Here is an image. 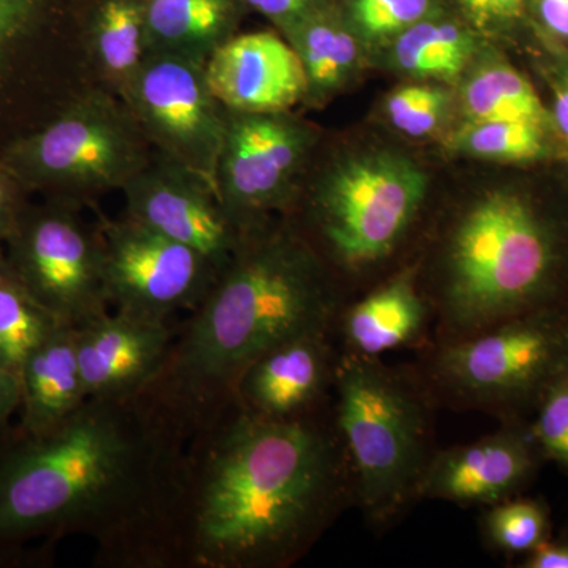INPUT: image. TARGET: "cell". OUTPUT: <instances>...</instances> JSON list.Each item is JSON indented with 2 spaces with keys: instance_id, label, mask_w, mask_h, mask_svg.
I'll return each mask as SVG.
<instances>
[{
  "instance_id": "cell-1",
  "label": "cell",
  "mask_w": 568,
  "mask_h": 568,
  "mask_svg": "<svg viewBox=\"0 0 568 568\" xmlns=\"http://www.w3.org/2000/svg\"><path fill=\"white\" fill-rule=\"evenodd\" d=\"M351 506L353 477L334 422L245 413L205 470L194 515L197 555L212 566H282Z\"/></svg>"
},
{
  "instance_id": "cell-2",
  "label": "cell",
  "mask_w": 568,
  "mask_h": 568,
  "mask_svg": "<svg viewBox=\"0 0 568 568\" xmlns=\"http://www.w3.org/2000/svg\"><path fill=\"white\" fill-rule=\"evenodd\" d=\"M420 283L435 316L433 343L568 304V222L528 190H484L440 227Z\"/></svg>"
},
{
  "instance_id": "cell-3",
  "label": "cell",
  "mask_w": 568,
  "mask_h": 568,
  "mask_svg": "<svg viewBox=\"0 0 568 568\" xmlns=\"http://www.w3.org/2000/svg\"><path fill=\"white\" fill-rule=\"evenodd\" d=\"M315 244L268 223L245 234L200 305L179 357L201 384H237L254 361L287 339L335 331L345 305Z\"/></svg>"
},
{
  "instance_id": "cell-4",
  "label": "cell",
  "mask_w": 568,
  "mask_h": 568,
  "mask_svg": "<svg viewBox=\"0 0 568 568\" xmlns=\"http://www.w3.org/2000/svg\"><path fill=\"white\" fill-rule=\"evenodd\" d=\"M106 403L0 450V556L78 525L129 487L138 450Z\"/></svg>"
},
{
  "instance_id": "cell-5",
  "label": "cell",
  "mask_w": 568,
  "mask_h": 568,
  "mask_svg": "<svg viewBox=\"0 0 568 568\" xmlns=\"http://www.w3.org/2000/svg\"><path fill=\"white\" fill-rule=\"evenodd\" d=\"M334 422L353 477L354 506L383 529L418 500L435 457L437 405L417 369L339 353Z\"/></svg>"
},
{
  "instance_id": "cell-6",
  "label": "cell",
  "mask_w": 568,
  "mask_h": 568,
  "mask_svg": "<svg viewBox=\"0 0 568 568\" xmlns=\"http://www.w3.org/2000/svg\"><path fill=\"white\" fill-rule=\"evenodd\" d=\"M428 181L417 160L394 148L355 149L327 164L310 220L334 274L365 278L390 264L420 222Z\"/></svg>"
},
{
  "instance_id": "cell-7",
  "label": "cell",
  "mask_w": 568,
  "mask_h": 568,
  "mask_svg": "<svg viewBox=\"0 0 568 568\" xmlns=\"http://www.w3.org/2000/svg\"><path fill=\"white\" fill-rule=\"evenodd\" d=\"M568 364V304L500 321L476 334L432 343L417 368L437 407L530 420Z\"/></svg>"
},
{
  "instance_id": "cell-8",
  "label": "cell",
  "mask_w": 568,
  "mask_h": 568,
  "mask_svg": "<svg viewBox=\"0 0 568 568\" xmlns=\"http://www.w3.org/2000/svg\"><path fill=\"white\" fill-rule=\"evenodd\" d=\"M152 145L115 93H78L50 122L0 153L28 193L78 204L121 190L152 160Z\"/></svg>"
},
{
  "instance_id": "cell-9",
  "label": "cell",
  "mask_w": 568,
  "mask_h": 568,
  "mask_svg": "<svg viewBox=\"0 0 568 568\" xmlns=\"http://www.w3.org/2000/svg\"><path fill=\"white\" fill-rule=\"evenodd\" d=\"M3 253L44 310L78 325L108 313L102 231L93 233L73 205L26 204Z\"/></svg>"
},
{
  "instance_id": "cell-10",
  "label": "cell",
  "mask_w": 568,
  "mask_h": 568,
  "mask_svg": "<svg viewBox=\"0 0 568 568\" xmlns=\"http://www.w3.org/2000/svg\"><path fill=\"white\" fill-rule=\"evenodd\" d=\"M317 141L315 126L291 111L226 112L215 190L242 233L294 203Z\"/></svg>"
},
{
  "instance_id": "cell-11",
  "label": "cell",
  "mask_w": 568,
  "mask_h": 568,
  "mask_svg": "<svg viewBox=\"0 0 568 568\" xmlns=\"http://www.w3.org/2000/svg\"><path fill=\"white\" fill-rule=\"evenodd\" d=\"M119 99L156 153L215 186L227 111L212 95L203 63L148 54Z\"/></svg>"
},
{
  "instance_id": "cell-12",
  "label": "cell",
  "mask_w": 568,
  "mask_h": 568,
  "mask_svg": "<svg viewBox=\"0 0 568 568\" xmlns=\"http://www.w3.org/2000/svg\"><path fill=\"white\" fill-rule=\"evenodd\" d=\"M58 13V0H0V153L78 95Z\"/></svg>"
},
{
  "instance_id": "cell-13",
  "label": "cell",
  "mask_w": 568,
  "mask_h": 568,
  "mask_svg": "<svg viewBox=\"0 0 568 568\" xmlns=\"http://www.w3.org/2000/svg\"><path fill=\"white\" fill-rule=\"evenodd\" d=\"M110 305L119 312L164 320L200 306L220 272L203 254L125 219L102 230Z\"/></svg>"
},
{
  "instance_id": "cell-14",
  "label": "cell",
  "mask_w": 568,
  "mask_h": 568,
  "mask_svg": "<svg viewBox=\"0 0 568 568\" xmlns=\"http://www.w3.org/2000/svg\"><path fill=\"white\" fill-rule=\"evenodd\" d=\"M126 216L203 254L222 274L245 234L204 178L156 153L122 189Z\"/></svg>"
},
{
  "instance_id": "cell-15",
  "label": "cell",
  "mask_w": 568,
  "mask_h": 568,
  "mask_svg": "<svg viewBox=\"0 0 568 568\" xmlns=\"http://www.w3.org/2000/svg\"><path fill=\"white\" fill-rule=\"evenodd\" d=\"M544 458L529 420L504 422L491 435L465 446L437 448L418 500H446L462 507H489L517 497L532 484Z\"/></svg>"
},
{
  "instance_id": "cell-16",
  "label": "cell",
  "mask_w": 568,
  "mask_h": 568,
  "mask_svg": "<svg viewBox=\"0 0 568 568\" xmlns=\"http://www.w3.org/2000/svg\"><path fill=\"white\" fill-rule=\"evenodd\" d=\"M204 74L227 111H291L306 95L302 63L275 32L235 33L209 58Z\"/></svg>"
},
{
  "instance_id": "cell-17",
  "label": "cell",
  "mask_w": 568,
  "mask_h": 568,
  "mask_svg": "<svg viewBox=\"0 0 568 568\" xmlns=\"http://www.w3.org/2000/svg\"><path fill=\"white\" fill-rule=\"evenodd\" d=\"M166 321L115 312L77 327L78 358L88 399L115 402L148 383L168 349Z\"/></svg>"
},
{
  "instance_id": "cell-18",
  "label": "cell",
  "mask_w": 568,
  "mask_h": 568,
  "mask_svg": "<svg viewBox=\"0 0 568 568\" xmlns=\"http://www.w3.org/2000/svg\"><path fill=\"white\" fill-rule=\"evenodd\" d=\"M335 331L287 339L261 355L237 381L246 413L274 420L308 417L334 388Z\"/></svg>"
},
{
  "instance_id": "cell-19",
  "label": "cell",
  "mask_w": 568,
  "mask_h": 568,
  "mask_svg": "<svg viewBox=\"0 0 568 568\" xmlns=\"http://www.w3.org/2000/svg\"><path fill=\"white\" fill-rule=\"evenodd\" d=\"M435 325L432 304L420 283V264H407L381 280L336 316L339 353L381 357L390 351L428 347ZM425 347V349H426Z\"/></svg>"
},
{
  "instance_id": "cell-20",
  "label": "cell",
  "mask_w": 568,
  "mask_h": 568,
  "mask_svg": "<svg viewBox=\"0 0 568 568\" xmlns=\"http://www.w3.org/2000/svg\"><path fill=\"white\" fill-rule=\"evenodd\" d=\"M278 31L302 63L304 104L310 108L324 106L353 88L372 58L335 3L287 22Z\"/></svg>"
},
{
  "instance_id": "cell-21",
  "label": "cell",
  "mask_w": 568,
  "mask_h": 568,
  "mask_svg": "<svg viewBox=\"0 0 568 568\" xmlns=\"http://www.w3.org/2000/svg\"><path fill=\"white\" fill-rule=\"evenodd\" d=\"M21 433L40 436L58 428L85 402L77 327L61 324L22 365Z\"/></svg>"
},
{
  "instance_id": "cell-22",
  "label": "cell",
  "mask_w": 568,
  "mask_h": 568,
  "mask_svg": "<svg viewBox=\"0 0 568 568\" xmlns=\"http://www.w3.org/2000/svg\"><path fill=\"white\" fill-rule=\"evenodd\" d=\"M242 7L239 0H144L148 54L205 65L237 33Z\"/></svg>"
},
{
  "instance_id": "cell-23",
  "label": "cell",
  "mask_w": 568,
  "mask_h": 568,
  "mask_svg": "<svg viewBox=\"0 0 568 568\" xmlns=\"http://www.w3.org/2000/svg\"><path fill=\"white\" fill-rule=\"evenodd\" d=\"M480 52V33L466 21L436 13L406 29L379 52L407 80L455 85Z\"/></svg>"
},
{
  "instance_id": "cell-24",
  "label": "cell",
  "mask_w": 568,
  "mask_h": 568,
  "mask_svg": "<svg viewBox=\"0 0 568 568\" xmlns=\"http://www.w3.org/2000/svg\"><path fill=\"white\" fill-rule=\"evenodd\" d=\"M458 85L463 122L536 121L551 125L547 103L532 82L493 51H484L481 61L478 52Z\"/></svg>"
},
{
  "instance_id": "cell-25",
  "label": "cell",
  "mask_w": 568,
  "mask_h": 568,
  "mask_svg": "<svg viewBox=\"0 0 568 568\" xmlns=\"http://www.w3.org/2000/svg\"><path fill=\"white\" fill-rule=\"evenodd\" d=\"M448 151L481 162L536 164L568 160L548 123L536 121L462 122L447 136Z\"/></svg>"
},
{
  "instance_id": "cell-26",
  "label": "cell",
  "mask_w": 568,
  "mask_h": 568,
  "mask_svg": "<svg viewBox=\"0 0 568 568\" xmlns=\"http://www.w3.org/2000/svg\"><path fill=\"white\" fill-rule=\"evenodd\" d=\"M88 48L104 81L121 95L148 58L144 0H103L93 14Z\"/></svg>"
},
{
  "instance_id": "cell-27",
  "label": "cell",
  "mask_w": 568,
  "mask_h": 568,
  "mask_svg": "<svg viewBox=\"0 0 568 568\" xmlns=\"http://www.w3.org/2000/svg\"><path fill=\"white\" fill-rule=\"evenodd\" d=\"M61 324L11 271L0 244V364L20 376L29 354Z\"/></svg>"
},
{
  "instance_id": "cell-28",
  "label": "cell",
  "mask_w": 568,
  "mask_h": 568,
  "mask_svg": "<svg viewBox=\"0 0 568 568\" xmlns=\"http://www.w3.org/2000/svg\"><path fill=\"white\" fill-rule=\"evenodd\" d=\"M480 530L493 551L525 558L551 537V514L545 500L519 495L487 507Z\"/></svg>"
},
{
  "instance_id": "cell-29",
  "label": "cell",
  "mask_w": 568,
  "mask_h": 568,
  "mask_svg": "<svg viewBox=\"0 0 568 568\" xmlns=\"http://www.w3.org/2000/svg\"><path fill=\"white\" fill-rule=\"evenodd\" d=\"M455 104L452 85L410 80L388 93L383 112L395 132L410 140H426L446 129Z\"/></svg>"
},
{
  "instance_id": "cell-30",
  "label": "cell",
  "mask_w": 568,
  "mask_h": 568,
  "mask_svg": "<svg viewBox=\"0 0 568 568\" xmlns=\"http://www.w3.org/2000/svg\"><path fill=\"white\" fill-rule=\"evenodd\" d=\"M339 11L369 55L379 54L399 33L439 13L437 0H345Z\"/></svg>"
},
{
  "instance_id": "cell-31",
  "label": "cell",
  "mask_w": 568,
  "mask_h": 568,
  "mask_svg": "<svg viewBox=\"0 0 568 568\" xmlns=\"http://www.w3.org/2000/svg\"><path fill=\"white\" fill-rule=\"evenodd\" d=\"M529 429L544 462L555 463L568 476V364L541 396Z\"/></svg>"
},
{
  "instance_id": "cell-32",
  "label": "cell",
  "mask_w": 568,
  "mask_h": 568,
  "mask_svg": "<svg viewBox=\"0 0 568 568\" xmlns=\"http://www.w3.org/2000/svg\"><path fill=\"white\" fill-rule=\"evenodd\" d=\"M465 21L478 33H506L529 22L530 0H455Z\"/></svg>"
},
{
  "instance_id": "cell-33",
  "label": "cell",
  "mask_w": 568,
  "mask_h": 568,
  "mask_svg": "<svg viewBox=\"0 0 568 568\" xmlns=\"http://www.w3.org/2000/svg\"><path fill=\"white\" fill-rule=\"evenodd\" d=\"M540 41L547 48L541 71L549 89V119L556 136L568 153V48Z\"/></svg>"
},
{
  "instance_id": "cell-34",
  "label": "cell",
  "mask_w": 568,
  "mask_h": 568,
  "mask_svg": "<svg viewBox=\"0 0 568 568\" xmlns=\"http://www.w3.org/2000/svg\"><path fill=\"white\" fill-rule=\"evenodd\" d=\"M529 22L538 39L568 48V0H530Z\"/></svg>"
},
{
  "instance_id": "cell-35",
  "label": "cell",
  "mask_w": 568,
  "mask_h": 568,
  "mask_svg": "<svg viewBox=\"0 0 568 568\" xmlns=\"http://www.w3.org/2000/svg\"><path fill=\"white\" fill-rule=\"evenodd\" d=\"M239 2L264 14L278 29L287 22L335 3L334 0H239Z\"/></svg>"
},
{
  "instance_id": "cell-36",
  "label": "cell",
  "mask_w": 568,
  "mask_h": 568,
  "mask_svg": "<svg viewBox=\"0 0 568 568\" xmlns=\"http://www.w3.org/2000/svg\"><path fill=\"white\" fill-rule=\"evenodd\" d=\"M28 192L0 164V244L7 241L24 211Z\"/></svg>"
},
{
  "instance_id": "cell-37",
  "label": "cell",
  "mask_w": 568,
  "mask_h": 568,
  "mask_svg": "<svg viewBox=\"0 0 568 568\" xmlns=\"http://www.w3.org/2000/svg\"><path fill=\"white\" fill-rule=\"evenodd\" d=\"M521 568H568V536L549 537L519 564Z\"/></svg>"
},
{
  "instance_id": "cell-38",
  "label": "cell",
  "mask_w": 568,
  "mask_h": 568,
  "mask_svg": "<svg viewBox=\"0 0 568 568\" xmlns=\"http://www.w3.org/2000/svg\"><path fill=\"white\" fill-rule=\"evenodd\" d=\"M21 407V381L9 368L0 364V440L9 429L11 417Z\"/></svg>"
}]
</instances>
